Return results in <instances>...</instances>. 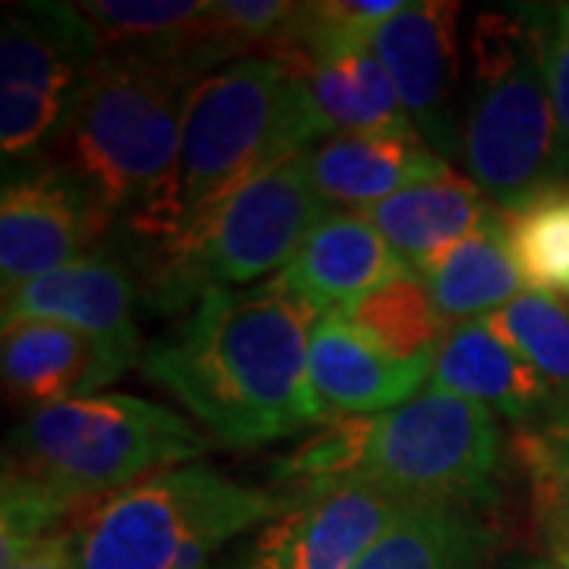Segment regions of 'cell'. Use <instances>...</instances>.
<instances>
[{
    "mask_svg": "<svg viewBox=\"0 0 569 569\" xmlns=\"http://www.w3.org/2000/svg\"><path fill=\"white\" fill-rule=\"evenodd\" d=\"M140 282L111 250H92L3 298V326L51 320L82 332L99 348V389L118 383L130 367L142 365L137 329Z\"/></svg>",
    "mask_w": 569,
    "mask_h": 569,
    "instance_id": "obj_12",
    "label": "cell"
},
{
    "mask_svg": "<svg viewBox=\"0 0 569 569\" xmlns=\"http://www.w3.org/2000/svg\"><path fill=\"white\" fill-rule=\"evenodd\" d=\"M456 20L459 3L415 0L370 32V48L396 82L411 130L443 162L459 159L462 142Z\"/></svg>",
    "mask_w": 569,
    "mask_h": 569,
    "instance_id": "obj_13",
    "label": "cell"
},
{
    "mask_svg": "<svg viewBox=\"0 0 569 569\" xmlns=\"http://www.w3.org/2000/svg\"><path fill=\"white\" fill-rule=\"evenodd\" d=\"M282 493V512L257 529L231 569H351L408 507L367 481Z\"/></svg>",
    "mask_w": 569,
    "mask_h": 569,
    "instance_id": "obj_10",
    "label": "cell"
},
{
    "mask_svg": "<svg viewBox=\"0 0 569 569\" xmlns=\"http://www.w3.org/2000/svg\"><path fill=\"white\" fill-rule=\"evenodd\" d=\"M370 421L373 415L326 421L313 437H307L301 447H295L272 466V478L284 485V490L329 488L355 481L365 462Z\"/></svg>",
    "mask_w": 569,
    "mask_h": 569,
    "instance_id": "obj_26",
    "label": "cell"
},
{
    "mask_svg": "<svg viewBox=\"0 0 569 569\" xmlns=\"http://www.w3.org/2000/svg\"><path fill=\"white\" fill-rule=\"evenodd\" d=\"M305 80L279 54H244L197 82L181 149L149 203L127 222L137 247L178 238L203 209L269 164L326 140Z\"/></svg>",
    "mask_w": 569,
    "mask_h": 569,
    "instance_id": "obj_2",
    "label": "cell"
},
{
    "mask_svg": "<svg viewBox=\"0 0 569 569\" xmlns=\"http://www.w3.org/2000/svg\"><path fill=\"white\" fill-rule=\"evenodd\" d=\"M355 212H361L383 234L392 253L418 279H425L449 247L503 219V212L475 183L452 171Z\"/></svg>",
    "mask_w": 569,
    "mask_h": 569,
    "instance_id": "obj_17",
    "label": "cell"
},
{
    "mask_svg": "<svg viewBox=\"0 0 569 569\" xmlns=\"http://www.w3.org/2000/svg\"><path fill=\"white\" fill-rule=\"evenodd\" d=\"M447 323L481 320L522 295V276L507 244V216L452 244L425 276Z\"/></svg>",
    "mask_w": 569,
    "mask_h": 569,
    "instance_id": "obj_21",
    "label": "cell"
},
{
    "mask_svg": "<svg viewBox=\"0 0 569 569\" xmlns=\"http://www.w3.org/2000/svg\"><path fill=\"white\" fill-rule=\"evenodd\" d=\"M459 162L503 216L557 187L541 3L485 10L471 26Z\"/></svg>",
    "mask_w": 569,
    "mask_h": 569,
    "instance_id": "obj_5",
    "label": "cell"
},
{
    "mask_svg": "<svg viewBox=\"0 0 569 569\" xmlns=\"http://www.w3.org/2000/svg\"><path fill=\"white\" fill-rule=\"evenodd\" d=\"M500 526L485 509L408 503L351 569H490Z\"/></svg>",
    "mask_w": 569,
    "mask_h": 569,
    "instance_id": "obj_20",
    "label": "cell"
},
{
    "mask_svg": "<svg viewBox=\"0 0 569 569\" xmlns=\"http://www.w3.org/2000/svg\"><path fill=\"white\" fill-rule=\"evenodd\" d=\"M307 171L326 206L380 203L415 183L449 174V162L418 137L389 133H332L307 149Z\"/></svg>",
    "mask_w": 569,
    "mask_h": 569,
    "instance_id": "obj_18",
    "label": "cell"
},
{
    "mask_svg": "<svg viewBox=\"0 0 569 569\" xmlns=\"http://www.w3.org/2000/svg\"><path fill=\"white\" fill-rule=\"evenodd\" d=\"M323 216L307 152L288 156L203 209L178 238L140 247V298L156 313H183L212 291L253 288L282 272Z\"/></svg>",
    "mask_w": 569,
    "mask_h": 569,
    "instance_id": "obj_6",
    "label": "cell"
},
{
    "mask_svg": "<svg viewBox=\"0 0 569 569\" xmlns=\"http://www.w3.org/2000/svg\"><path fill=\"white\" fill-rule=\"evenodd\" d=\"M102 54L77 3H20L0 32V149L3 174L48 162Z\"/></svg>",
    "mask_w": 569,
    "mask_h": 569,
    "instance_id": "obj_9",
    "label": "cell"
},
{
    "mask_svg": "<svg viewBox=\"0 0 569 569\" xmlns=\"http://www.w3.org/2000/svg\"><path fill=\"white\" fill-rule=\"evenodd\" d=\"M507 449L493 411L452 392L427 389L406 406L373 415L355 481L408 503L493 509L503 503Z\"/></svg>",
    "mask_w": 569,
    "mask_h": 569,
    "instance_id": "obj_8",
    "label": "cell"
},
{
    "mask_svg": "<svg viewBox=\"0 0 569 569\" xmlns=\"http://www.w3.org/2000/svg\"><path fill=\"white\" fill-rule=\"evenodd\" d=\"M317 323L320 313L276 279L212 291L146 348L140 367L209 440L257 449L326 425L310 383Z\"/></svg>",
    "mask_w": 569,
    "mask_h": 569,
    "instance_id": "obj_1",
    "label": "cell"
},
{
    "mask_svg": "<svg viewBox=\"0 0 569 569\" xmlns=\"http://www.w3.org/2000/svg\"><path fill=\"white\" fill-rule=\"evenodd\" d=\"M212 70L219 67L203 51H102L48 162L77 178L111 219H130L168 178L187 102Z\"/></svg>",
    "mask_w": 569,
    "mask_h": 569,
    "instance_id": "obj_3",
    "label": "cell"
},
{
    "mask_svg": "<svg viewBox=\"0 0 569 569\" xmlns=\"http://www.w3.org/2000/svg\"><path fill=\"white\" fill-rule=\"evenodd\" d=\"M0 373L13 406L39 411L99 392V348L70 326L22 320L3 326Z\"/></svg>",
    "mask_w": 569,
    "mask_h": 569,
    "instance_id": "obj_19",
    "label": "cell"
},
{
    "mask_svg": "<svg viewBox=\"0 0 569 569\" xmlns=\"http://www.w3.org/2000/svg\"><path fill=\"white\" fill-rule=\"evenodd\" d=\"M212 0H92L77 3L82 20L92 26L102 51L137 54H193L203 51L212 26ZM219 67V63H216Z\"/></svg>",
    "mask_w": 569,
    "mask_h": 569,
    "instance_id": "obj_22",
    "label": "cell"
},
{
    "mask_svg": "<svg viewBox=\"0 0 569 569\" xmlns=\"http://www.w3.org/2000/svg\"><path fill=\"white\" fill-rule=\"evenodd\" d=\"M433 361L437 355L396 361L336 313L320 317L310 336V383L323 406L326 421L383 415L406 406L433 373Z\"/></svg>",
    "mask_w": 569,
    "mask_h": 569,
    "instance_id": "obj_15",
    "label": "cell"
},
{
    "mask_svg": "<svg viewBox=\"0 0 569 569\" xmlns=\"http://www.w3.org/2000/svg\"><path fill=\"white\" fill-rule=\"evenodd\" d=\"M512 452L529 478L535 512H569V399L548 425L519 430Z\"/></svg>",
    "mask_w": 569,
    "mask_h": 569,
    "instance_id": "obj_27",
    "label": "cell"
},
{
    "mask_svg": "<svg viewBox=\"0 0 569 569\" xmlns=\"http://www.w3.org/2000/svg\"><path fill=\"white\" fill-rule=\"evenodd\" d=\"M430 389L452 392L490 411H500L507 421L529 427L548 425L560 411V399L535 367L497 339L481 320L456 323L437 348L430 373Z\"/></svg>",
    "mask_w": 569,
    "mask_h": 569,
    "instance_id": "obj_16",
    "label": "cell"
},
{
    "mask_svg": "<svg viewBox=\"0 0 569 569\" xmlns=\"http://www.w3.org/2000/svg\"><path fill=\"white\" fill-rule=\"evenodd\" d=\"M535 522L541 531V541L550 553V567L569 569V512L563 509H538Z\"/></svg>",
    "mask_w": 569,
    "mask_h": 569,
    "instance_id": "obj_30",
    "label": "cell"
},
{
    "mask_svg": "<svg viewBox=\"0 0 569 569\" xmlns=\"http://www.w3.org/2000/svg\"><path fill=\"white\" fill-rule=\"evenodd\" d=\"M336 317L355 326L367 342H373L396 361L437 355L447 326L427 291V282L411 272L373 288L370 295L358 298Z\"/></svg>",
    "mask_w": 569,
    "mask_h": 569,
    "instance_id": "obj_23",
    "label": "cell"
},
{
    "mask_svg": "<svg viewBox=\"0 0 569 569\" xmlns=\"http://www.w3.org/2000/svg\"><path fill=\"white\" fill-rule=\"evenodd\" d=\"M288 503L206 466L164 468L96 500L73 526L80 569H206L231 538Z\"/></svg>",
    "mask_w": 569,
    "mask_h": 569,
    "instance_id": "obj_7",
    "label": "cell"
},
{
    "mask_svg": "<svg viewBox=\"0 0 569 569\" xmlns=\"http://www.w3.org/2000/svg\"><path fill=\"white\" fill-rule=\"evenodd\" d=\"M111 222L104 206L51 162L7 171L0 193L3 298L99 250Z\"/></svg>",
    "mask_w": 569,
    "mask_h": 569,
    "instance_id": "obj_11",
    "label": "cell"
},
{
    "mask_svg": "<svg viewBox=\"0 0 569 569\" xmlns=\"http://www.w3.org/2000/svg\"><path fill=\"white\" fill-rule=\"evenodd\" d=\"M497 339L522 355L557 399H569V307L548 295H519L507 307L481 317Z\"/></svg>",
    "mask_w": 569,
    "mask_h": 569,
    "instance_id": "obj_25",
    "label": "cell"
},
{
    "mask_svg": "<svg viewBox=\"0 0 569 569\" xmlns=\"http://www.w3.org/2000/svg\"><path fill=\"white\" fill-rule=\"evenodd\" d=\"M399 276H408V269L383 234L361 212L342 209L323 216V222L307 234L298 253L272 279L326 317Z\"/></svg>",
    "mask_w": 569,
    "mask_h": 569,
    "instance_id": "obj_14",
    "label": "cell"
},
{
    "mask_svg": "<svg viewBox=\"0 0 569 569\" xmlns=\"http://www.w3.org/2000/svg\"><path fill=\"white\" fill-rule=\"evenodd\" d=\"M507 244L531 295L569 298V183L507 212Z\"/></svg>",
    "mask_w": 569,
    "mask_h": 569,
    "instance_id": "obj_24",
    "label": "cell"
},
{
    "mask_svg": "<svg viewBox=\"0 0 569 569\" xmlns=\"http://www.w3.org/2000/svg\"><path fill=\"white\" fill-rule=\"evenodd\" d=\"M541 32L557 118V183H569V0L541 3Z\"/></svg>",
    "mask_w": 569,
    "mask_h": 569,
    "instance_id": "obj_28",
    "label": "cell"
},
{
    "mask_svg": "<svg viewBox=\"0 0 569 569\" xmlns=\"http://www.w3.org/2000/svg\"><path fill=\"white\" fill-rule=\"evenodd\" d=\"M209 449L178 411L121 392L77 396L29 411L3 447V488L61 516Z\"/></svg>",
    "mask_w": 569,
    "mask_h": 569,
    "instance_id": "obj_4",
    "label": "cell"
},
{
    "mask_svg": "<svg viewBox=\"0 0 569 569\" xmlns=\"http://www.w3.org/2000/svg\"><path fill=\"white\" fill-rule=\"evenodd\" d=\"M3 569H80L77 535H73V529L51 531Z\"/></svg>",
    "mask_w": 569,
    "mask_h": 569,
    "instance_id": "obj_29",
    "label": "cell"
},
{
    "mask_svg": "<svg viewBox=\"0 0 569 569\" xmlns=\"http://www.w3.org/2000/svg\"><path fill=\"white\" fill-rule=\"evenodd\" d=\"M503 569H553L545 560H538V557H516V560H509Z\"/></svg>",
    "mask_w": 569,
    "mask_h": 569,
    "instance_id": "obj_31",
    "label": "cell"
}]
</instances>
